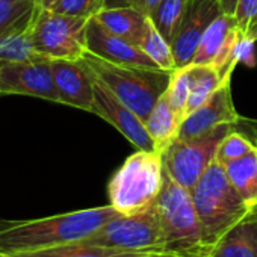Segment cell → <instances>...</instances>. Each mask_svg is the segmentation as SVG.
Returning a JSON list of instances; mask_svg holds the SVG:
<instances>
[{
  "label": "cell",
  "mask_w": 257,
  "mask_h": 257,
  "mask_svg": "<svg viewBox=\"0 0 257 257\" xmlns=\"http://www.w3.org/2000/svg\"><path fill=\"white\" fill-rule=\"evenodd\" d=\"M121 213L110 204L28 221H0V255L80 242Z\"/></svg>",
  "instance_id": "6da1fadb"
},
{
  "label": "cell",
  "mask_w": 257,
  "mask_h": 257,
  "mask_svg": "<svg viewBox=\"0 0 257 257\" xmlns=\"http://www.w3.org/2000/svg\"><path fill=\"white\" fill-rule=\"evenodd\" d=\"M191 195L210 255L219 242L254 212L230 183L224 165L216 159L191 189Z\"/></svg>",
  "instance_id": "7a4b0ae2"
},
{
  "label": "cell",
  "mask_w": 257,
  "mask_h": 257,
  "mask_svg": "<svg viewBox=\"0 0 257 257\" xmlns=\"http://www.w3.org/2000/svg\"><path fill=\"white\" fill-rule=\"evenodd\" d=\"M80 61L121 103L134 110L144 122L159 97L168 89L173 77V71L168 70L118 65L89 52H85Z\"/></svg>",
  "instance_id": "3957f363"
},
{
  "label": "cell",
  "mask_w": 257,
  "mask_h": 257,
  "mask_svg": "<svg viewBox=\"0 0 257 257\" xmlns=\"http://www.w3.org/2000/svg\"><path fill=\"white\" fill-rule=\"evenodd\" d=\"M155 206L168 254L176 257H212L203 239L191 191L179 185L167 171Z\"/></svg>",
  "instance_id": "277c9868"
},
{
  "label": "cell",
  "mask_w": 257,
  "mask_h": 257,
  "mask_svg": "<svg viewBox=\"0 0 257 257\" xmlns=\"http://www.w3.org/2000/svg\"><path fill=\"white\" fill-rule=\"evenodd\" d=\"M165 177L162 153L138 150L128 156L107 183L109 204L121 215H137L159 197Z\"/></svg>",
  "instance_id": "5b68a950"
},
{
  "label": "cell",
  "mask_w": 257,
  "mask_h": 257,
  "mask_svg": "<svg viewBox=\"0 0 257 257\" xmlns=\"http://www.w3.org/2000/svg\"><path fill=\"white\" fill-rule=\"evenodd\" d=\"M89 19L59 14L37 5L31 22L34 50L47 59H79L86 52Z\"/></svg>",
  "instance_id": "8992f818"
},
{
  "label": "cell",
  "mask_w": 257,
  "mask_h": 257,
  "mask_svg": "<svg viewBox=\"0 0 257 257\" xmlns=\"http://www.w3.org/2000/svg\"><path fill=\"white\" fill-rule=\"evenodd\" d=\"M80 242L124 251L168 254L155 203L137 215H119L110 219Z\"/></svg>",
  "instance_id": "52a82bcc"
},
{
  "label": "cell",
  "mask_w": 257,
  "mask_h": 257,
  "mask_svg": "<svg viewBox=\"0 0 257 257\" xmlns=\"http://www.w3.org/2000/svg\"><path fill=\"white\" fill-rule=\"evenodd\" d=\"M234 124H221L192 140H176L164 152L165 171L186 189H192L209 165L216 159L222 140L234 131Z\"/></svg>",
  "instance_id": "ba28073f"
},
{
  "label": "cell",
  "mask_w": 257,
  "mask_h": 257,
  "mask_svg": "<svg viewBox=\"0 0 257 257\" xmlns=\"http://www.w3.org/2000/svg\"><path fill=\"white\" fill-rule=\"evenodd\" d=\"M239 38L240 29L234 16L222 13L206 31L192 64L215 67L222 77H231L234 67L239 64L236 59Z\"/></svg>",
  "instance_id": "9c48e42d"
},
{
  "label": "cell",
  "mask_w": 257,
  "mask_h": 257,
  "mask_svg": "<svg viewBox=\"0 0 257 257\" xmlns=\"http://www.w3.org/2000/svg\"><path fill=\"white\" fill-rule=\"evenodd\" d=\"M92 77L94 103L91 112L103 118L110 125H113L125 140H128L135 147H138V150L156 152L155 143L147 132L144 121L124 103H121L94 74Z\"/></svg>",
  "instance_id": "30bf717a"
},
{
  "label": "cell",
  "mask_w": 257,
  "mask_h": 257,
  "mask_svg": "<svg viewBox=\"0 0 257 257\" xmlns=\"http://www.w3.org/2000/svg\"><path fill=\"white\" fill-rule=\"evenodd\" d=\"M20 94L61 103L50 59L5 64L0 68V95Z\"/></svg>",
  "instance_id": "8fae6325"
},
{
  "label": "cell",
  "mask_w": 257,
  "mask_h": 257,
  "mask_svg": "<svg viewBox=\"0 0 257 257\" xmlns=\"http://www.w3.org/2000/svg\"><path fill=\"white\" fill-rule=\"evenodd\" d=\"M222 14L218 0H191L183 22L171 43L177 68L192 64L195 52L216 17Z\"/></svg>",
  "instance_id": "7c38bea8"
},
{
  "label": "cell",
  "mask_w": 257,
  "mask_h": 257,
  "mask_svg": "<svg viewBox=\"0 0 257 257\" xmlns=\"http://www.w3.org/2000/svg\"><path fill=\"white\" fill-rule=\"evenodd\" d=\"M230 83L231 79H227L197 110L183 119L177 140H192L213 131L221 124L237 125L242 121V116L233 104Z\"/></svg>",
  "instance_id": "4fadbf2b"
},
{
  "label": "cell",
  "mask_w": 257,
  "mask_h": 257,
  "mask_svg": "<svg viewBox=\"0 0 257 257\" xmlns=\"http://www.w3.org/2000/svg\"><path fill=\"white\" fill-rule=\"evenodd\" d=\"M86 52L118 65L159 68L137 44L115 35L95 17L86 25Z\"/></svg>",
  "instance_id": "5bb4252c"
},
{
  "label": "cell",
  "mask_w": 257,
  "mask_h": 257,
  "mask_svg": "<svg viewBox=\"0 0 257 257\" xmlns=\"http://www.w3.org/2000/svg\"><path fill=\"white\" fill-rule=\"evenodd\" d=\"M59 100L64 104L91 112L94 103V77L79 59H50Z\"/></svg>",
  "instance_id": "9a60e30c"
},
{
  "label": "cell",
  "mask_w": 257,
  "mask_h": 257,
  "mask_svg": "<svg viewBox=\"0 0 257 257\" xmlns=\"http://www.w3.org/2000/svg\"><path fill=\"white\" fill-rule=\"evenodd\" d=\"M95 19L115 35L131 41L140 47V43L147 31L149 17L135 7L103 8Z\"/></svg>",
  "instance_id": "2e32d148"
},
{
  "label": "cell",
  "mask_w": 257,
  "mask_h": 257,
  "mask_svg": "<svg viewBox=\"0 0 257 257\" xmlns=\"http://www.w3.org/2000/svg\"><path fill=\"white\" fill-rule=\"evenodd\" d=\"M34 13L26 16L7 32L0 34V64L2 65L47 59L38 55L31 43V22Z\"/></svg>",
  "instance_id": "e0dca14e"
},
{
  "label": "cell",
  "mask_w": 257,
  "mask_h": 257,
  "mask_svg": "<svg viewBox=\"0 0 257 257\" xmlns=\"http://www.w3.org/2000/svg\"><path fill=\"white\" fill-rule=\"evenodd\" d=\"M183 119L173 109L167 91L159 97L156 104L153 106L149 118L146 119V128L152 137L156 152L162 153L173 141L177 140L180 125Z\"/></svg>",
  "instance_id": "ac0fdd59"
},
{
  "label": "cell",
  "mask_w": 257,
  "mask_h": 257,
  "mask_svg": "<svg viewBox=\"0 0 257 257\" xmlns=\"http://www.w3.org/2000/svg\"><path fill=\"white\" fill-rule=\"evenodd\" d=\"M0 257H176L173 254H158V252H138L124 251L107 246L89 245L85 242H74L37 251H26L17 254H8Z\"/></svg>",
  "instance_id": "d6986e66"
},
{
  "label": "cell",
  "mask_w": 257,
  "mask_h": 257,
  "mask_svg": "<svg viewBox=\"0 0 257 257\" xmlns=\"http://www.w3.org/2000/svg\"><path fill=\"white\" fill-rule=\"evenodd\" d=\"M212 257H257V210L219 242Z\"/></svg>",
  "instance_id": "ffe728a7"
},
{
  "label": "cell",
  "mask_w": 257,
  "mask_h": 257,
  "mask_svg": "<svg viewBox=\"0 0 257 257\" xmlns=\"http://www.w3.org/2000/svg\"><path fill=\"white\" fill-rule=\"evenodd\" d=\"M225 174L245 203L257 207V146L245 156L224 165Z\"/></svg>",
  "instance_id": "44dd1931"
},
{
  "label": "cell",
  "mask_w": 257,
  "mask_h": 257,
  "mask_svg": "<svg viewBox=\"0 0 257 257\" xmlns=\"http://www.w3.org/2000/svg\"><path fill=\"white\" fill-rule=\"evenodd\" d=\"M188 79H189V100L186 107V116L197 110L227 79L210 65H188Z\"/></svg>",
  "instance_id": "7402d4cb"
},
{
  "label": "cell",
  "mask_w": 257,
  "mask_h": 257,
  "mask_svg": "<svg viewBox=\"0 0 257 257\" xmlns=\"http://www.w3.org/2000/svg\"><path fill=\"white\" fill-rule=\"evenodd\" d=\"M191 0H161V4L155 8L149 17L161 35L171 44L183 17L189 8Z\"/></svg>",
  "instance_id": "603a6c76"
},
{
  "label": "cell",
  "mask_w": 257,
  "mask_h": 257,
  "mask_svg": "<svg viewBox=\"0 0 257 257\" xmlns=\"http://www.w3.org/2000/svg\"><path fill=\"white\" fill-rule=\"evenodd\" d=\"M140 49L162 70L174 71L177 70L176 59L173 55L171 44L161 35V32L155 28L152 20L149 19L147 31L140 43Z\"/></svg>",
  "instance_id": "cb8c5ba5"
},
{
  "label": "cell",
  "mask_w": 257,
  "mask_h": 257,
  "mask_svg": "<svg viewBox=\"0 0 257 257\" xmlns=\"http://www.w3.org/2000/svg\"><path fill=\"white\" fill-rule=\"evenodd\" d=\"M167 95L170 98L173 109L177 112V115L182 119H185L188 100H189V79H188L186 67L177 68L173 71V77H171L170 86L167 89Z\"/></svg>",
  "instance_id": "d4e9b609"
},
{
  "label": "cell",
  "mask_w": 257,
  "mask_h": 257,
  "mask_svg": "<svg viewBox=\"0 0 257 257\" xmlns=\"http://www.w3.org/2000/svg\"><path fill=\"white\" fill-rule=\"evenodd\" d=\"M37 8L35 0H20V2H11V0H0V34L7 32L13 26H16L26 16L32 14Z\"/></svg>",
  "instance_id": "484cf974"
},
{
  "label": "cell",
  "mask_w": 257,
  "mask_h": 257,
  "mask_svg": "<svg viewBox=\"0 0 257 257\" xmlns=\"http://www.w3.org/2000/svg\"><path fill=\"white\" fill-rule=\"evenodd\" d=\"M255 146L245 135L237 134V132L233 131L219 144L218 152H216V161L221 162L222 165H225V164H228L231 161H236V159L245 156Z\"/></svg>",
  "instance_id": "4316f807"
},
{
  "label": "cell",
  "mask_w": 257,
  "mask_h": 257,
  "mask_svg": "<svg viewBox=\"0 0 257 257\" xmlns=\"http://www.w3.org/2000/svg\"><path fill=\"white\" fill-rule=\"evenodd\" d=\"M104 8V0H56L49 8L59 14L85 17H95Z\"/></svg>",
  "instance_id": "83f0119b"
},
{
  "label": "cell",
  "mask_w": 257,
  "mask_h": 257,
  "mask_svg": "<svg viewBox=\"0 0 257 257\" xmlns=\"http://www.w3.org/2000/svg\"><path fill=\"white\" fill-rule=\"evenodd\" d=\"M233 16L240 32L248 31L251 26L257 25V0H237Z\"/></svg>",
  "instance_id": "f1b7e54d"
},
{
  "label": "cell",
  "mask_w": 257,
  "mask_h": 257,
  "mask_svg": "<svg viewBox=\"0 0 257 257\" xmlns=\"http://www.w3.org/2000/svg\"><path fill=\"white\" fill-rule=\"evenodd\" d=\"M254 46H255V43L248 41L246 38H243L242 32H240V38H239V43H237V47H236V59H237V62H242V64H245L248 67H254L255 61H257Z\"/></svg>",
  "instance_id": "f546056e"
},
{
  "label": "cell",
  "mask_w": 257,
  "mask_h": 257,
  "mask_svg": "<svg viewBox=\"0 0 257 257\" xmlns=\"http://www.w3.org/2000/svg\"><path fill=\"white\" fill-rule=\"evenodd\" d=\"M128 4H131V7H135L137 10H140L147 17H150L155 8L161 4V0H128Z\"/></svg>",
  "instance_id": "4dcf8cb0"
},
{
  "label": "cell",
  "mask_w": 257,
  "mask_h": 257,
  "mask_svg": "<svg viewBox=\"0 0 257 257\" xmlns=\"http://www.w3.org/2000/svg\"><path fill=\"white\" fill-rule=\"evenodd\" d=\"M218 2H219L221 10H222L224 14H230V16L234 14L236 5H237V0H218Z\"/></svg>",
  "instance_id": "1f68e13d"
},
{
  "label": "cell",
  "mask_w": 257,
  "mask_h": 257,
  "mask_svg": "<svg viewBox=\"0 0 257 257\" xmlns=\"http://www.w3.org/2000/svg\"><path fill=\"white\" fill-rule=\"evenodd\" d=\"M119 7H131L128 0H104V8H119Z\"/></svg>",
  "instance_id": "d6a6232c"
},
{
  "label": "cell",
  "mask_w": 257,
  "mask_h": 257,
  "mask_svg": "<svg viewBox=\"0 0 257 257\" xmlns=\"http://www.w3.org/2000/svg\"><path fill=\"white\" fill-rule=\"evenodd\" d=\"M56 2V0H37V5L40 7V8H50L53 4Z\"/></svg>",
  "instance_id": "836d02e7"
},
{
  "label": "cell",
  "mask_w": 257,
  "mask_h": 257,
  "mask_svg": "<svg viewBox=\"0 0 257 257\" xmlns=\"http://www.w3.org/2000/svg\"><path fill=\"white\" fill-rule=\"evenodd\" d=\"M11 2H20V0H11Z\"/></svg>",
  "instance_id": "e575fe53"
},
{
  "label": "cell",
  "mask_w": 257,
  "mask_h": 257,
  "mask_svg": "<svg viewBox=\"0 0 257 257\" xmlns=\"http://www.w3.org/2000/svg\"><path fill=\"white\" fill-rule=\"evenodd\" d=\"M0 68H2V64H0Z\"/></svg>",
  "instance_id": "d590c367"
},
{
  "label": "cell",
  "mask_w": 257,
  "mask_h": 257,
  "mask_svg": "<svg viewBox=\"0 0 257 257\" xmlns=\"http://www.w3.org/2000/svg\"><path fill=\"white\" fill-rule=\"evenodd\" d=\"M255 210H257V207H255Z\"/></svg>",
  "instance_id": "8d00e7d4"
},
{
  "label": "cell",
  "mask_w": 257,
  "mask_h": 257,
  "mask_svg": "<svg viewBox=\"0 0 257 257\" xmlns=\"http://www.w3.org/2000/svg\"><path fill=\"white\" fill-rule=\"evenodd\" d=\"M35 2H37V0H35Z\"/></svg>",
  "instance_id": "74e56055"
},
{
  "label": "cell",
  "mask_w": 257,
  "mask_h": 257,
  "mask_svg": "<svg viewBox=\"0 0 257 257\" xmlns=\"http://www.w3.org/2000/svg\"><path fill=\"white\" fill-rule=\"evenodd\" d=\"M255 146H257V144H255Z\"/></svg>",
  "instance_id": "f35d334b"
}]
</instances>
